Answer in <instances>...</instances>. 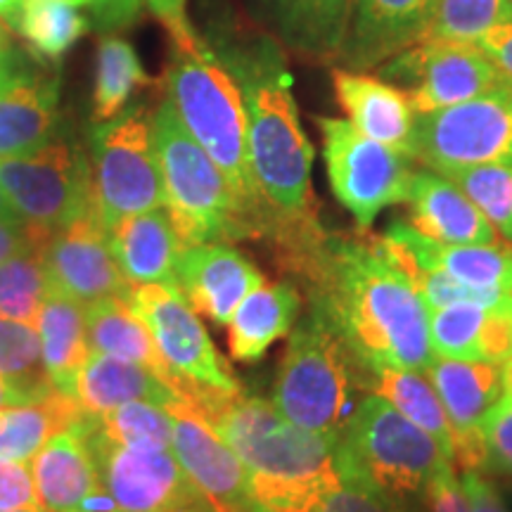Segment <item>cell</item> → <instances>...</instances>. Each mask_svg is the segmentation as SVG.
<instances>
[{"label": "cell", "mask_w": 512, "mask_h": 512, "mask_svg": "<svg viewBox=\"0 0 512 512\" xmlns=\"http://www.w3.org/2000/svg\"><path fill=\"white\" fill-rule=\"evenodd\" d=\"M477 46L494 62L503 79L512 83V19H505V22L491 27L479 38Z\"/></svg>", "instance_id": "47"}, {"label": "cell", "mask_w": 512, "mask_h": 512, "mask_svg": "<svg viewBox=\"0 0 512 512\" xmlns=\"http://www.w3.org/2000/svg\"><path fill=\"white\" fill-rule=\"evenodd\" d=\"M425 373L444 403L453 434L479 430L484 415L505 389L503 368L498 363L437 356Z\"/></svg>", "instance_id": "28"}, {"label": "cell", "mask_w": 512, "mask_h": 512, "mask_svg": "<svg viewBox=\"0 0 512 512\" xmlns=\"http://www.w3.org/2000/svg\"><path fill=\"white\" fill-rule=\"evenodd\" d=\"M86 432L117 512H159L204 501L183 472L174 448L114 444L98 432L91 413H86Z\"/></svg>", "instance_id": "14"}, {"label": "cell", "mask_w": 512, "mask_h": 512, "mask_svg": "<svg viewBox=\"0 0 512 512\" xmlns=\"http://www.w3.org/2000/svg\"><path fill=\"white\" fill-rule=\"evenodd\" d=\"M110 233L114 259L128 285H176L178 256L183 242L166 209H150L126 216Z\"/></svg>", "instance_id": "24"}, {"label": "cell", "mask_w": 512, "mask_h": 512, "mask_svg": "<svg viewBox=\"0 0 512 512\" xmlns=\"http://www.w3.org/2000/svg\"><path fill=\"white\" fill-rule=\"evenodd\" d=\"M0 219H19L15 209H12V204L8 202V197H5L3 188H0Z\"/></svg>", "instance_id": "53"}, {"label": "cell", "mask_w": 512, "mask_h": 512, "mask_svg": "<svg viewBox=\"0 0 512 512\" xmlns=\"http://www.w3.org/2000/svg\"><path fill=\"white\" fill-rule=\"evenodd\" d=\"M0 512H48V510H43L41 505H34V508H17V510H0Z\"/></svg>", "instance_id": "56"}, {"label": "cell", "mask_w": 512, "mask_h": 512, "mask_svg": "<svg viewBox=\"0 0 512 512\" xmlns=\"http://www.w3.org/2000/svg\"><path fill=\"white\" fill-rule=\"evenodd\" d=\"M102 437L114 444L131 448H171L174 422L164 406L147 401H133L112 411L93 415Z\"/></svg>", "instance_id": "38"}, {"label": "cell", "mask_w": 512, "mask_h": 512, "mask_svg": "<svg viewBox=\"0 0 512 512\" xmlns=\"http://www.w3.org/2000/svg\"><path fill=\"white\" fill-rule=\"evenodd\" d=\"M323 159L337 202L354 216L361 233L373 226L380 211L406 204L411 188V157L368 138L349 119L318 117Z\"/></svg>", "instance_id": "10"}, {"label": "cell", "mask_w": 512, "mask_h": 512, "mask_svg": "<svg viewBox=\"0 0 512 512\" xmlns=\"http://www.w3.org/2000/svg\"><path fill=\"white\" fill-rule=\"evenodd\" d=\"M275 34L313 60L342 55L356 0H259Z\"/></svg>", "instance_id": "25"}, {"label": "cell", "mask_w": 512, "mask_h": 512, "mask_svg": "<svg viewBox=\"0 0 512 512\" xmlns=\"http://www.w3.org/2000/svg\"><path fill=\"white\" fill-rule=\"evenodd\" d=\"M482 432L486 441V475L512 477V394H501L489 413L482 420Z\"/></svg>", "instance_id": "42"}, {"label": "cell", "mask_w": 512, "mask_h": 512, "mask_svg": "<svg viewBox=\"0 0 512 512\" xmlns=\"http://www.w3.org/2000/svg\"><path fill=\"white\" fill-rule=\"evenodd\" d=\"M335 458L342 479H358L408 501L422 498L441 467L453 465L430 434L373 392L356 403Z\"/></svg>", "instance_id": "7"}, {"label": "cell", "mask_w": 512, "mask_h": 512, "mask_svg": "<svg viewBox=\"0 0 512 512\" xmlns=\"http://www.w3.org/2000/svg\"><path fill=\"white\" fill-rule=\"evenodd\" d=\"M164 86L166 100L185 131L219 164L238 192L256 228V240H266L268 211L249 162L247 112L235 76L219 60L207 38L200 36L185 46H174Z\"/></svg>", "instance_id": "4"}, {"label": "cell", "mask_w": 512, "mask_h": 512, "mask_svg": "<svg viewBox=\"0 0 512 512\" xmlns=\"http://www.w3.org/2000/svg\"><path fill=\"white\" fill-rule=\"evenodd\" d=\"M174 422V448L183 472L216 512H259L249 494L247 470L238 453L195 408L181 399L166 403Z\"/></svg>", "instance_id": "15"}, {"label": "cell", "mask_w": 512, "mask_h": 512, "mask_svg": "<svg viewBox=\"0 0 512 512\" xmlns=\"http://www.w3.org/2000/svg\"><path fill=\"white\" fill-rule=\"evenodd\" d=\"M8 27H5L3 22H0V43H10V36H8Z\"/></svg>", "instance_id": "57"}, {"label": "cell", "mask_w": 512, "mask_h": 512, "mask_svg": "<svg viewBox=\"0 0 512 512\" xmlns=\"http://www.w3.org/2000/svg\"><path fill=\"white\" fill-rule=\"evenodd\" d=\"M43 256L53 290L81 304L124 294L128 287L114 259L110 233L95 211L53 230L43 247Z\"/></svg>", "instance_id": "16"}, {"label": "cell", "mask_w": 512, "mask_h": 512, "mask_svg": "<svg viewBox=\"0 0 512 512\" xmlns=\"http://www.w3.org/2000/svg\"><path fill=\"white\" fill-rule=\"evenodd\" d=\"M209 43L245 100L249 162L268 211L266 242L275 259H290L323 240L328 230L318 216L313 147L299 121L285 55L266 36H221Z\"/></svg>", "instance_id": "2"}, {"label": "cell", "mask_w": 512, "mask_h": 512, "mask_svg": "<svg viewBox=\"0 0 512 512\" xmlns=\"http://www.w3.org/2000/svg\"><path fill=\"white\" fill-rule=\"evenodd\" d=\"M53 290L43 247L0 264V316L36 325L41 306Z\"/></svg>", "instance_id": "35"}, {"label": "cell", "mask_w": 512, "mask_h": 512, "mask_svg": "<svg viewBox=\"0 0 512 512\" xmlns=\"http://www.w3.org/2000/svg\"><path fill=\"white\" fill-rule=\"evenodd\" d=\"M50 235V230L31 226L22 219H0V264L29 249L46 247Z\"/></svg>", "instance_id": "44"}, {"label": "cell", "mask_w": 512, "mask_h": 512, "mask_svg": "<svg viewBox=\"0 0 512 512\" xmlns=\"http://www.w3.org/2000/svg\"><path fill=\"white\" fill-rule=\"evenodd\" d=\"M74 399L86 413L100 415L133 401L166 406L174 392L150 368L91 351L76 375Z\"/></svg>", "instance_id": "27"}, {"label": "cell", "mask_w": 512, "mask_h": 512, "mask_svg": "<svg viewBox=\"0 0 512 512\" xmlns=\"http://www.w3.org/2000/svg\"><path fill=\"white\" fill-rule=\"evenodd\" d=\"M441 176L456 183L467 200L482 211L498 238L512 245V164L467 166Z\"/></svg>", "instance_id": "37"}, {"label": "cell", "mask_w": 512, "mask_h": 512, "mask_svg": "<svg viewBox=\"0 0 512 512\" xmlns=\"http://www.w3.org/2000/svg\"><path fill=\"white\" fill-rule=\"evenodd\" d=\"M36 332L50 384L74 399L76 375L91 354L86 337V304L50 290L36 318Z\"/></svg>", "instance_id": "29"}, {"label": "cell", "mask_w": 512, "mask_h": 512, "mask_svg": "<svg viewBox=\"0 0 512 512\" xmlns=\"http://www.w3.org/2000/svg\"><path fill=\"white\" fill-rule=\"evenodd\" d=\"M152 124L166 214L183 245L256 240V228L238 192L219 164L185 131L166 98L152 114Z\"/></svg>", "instance_id": "6"}, {"label": "cell", "mask_w": 512, "mask_h": 512, "mask_svg": "<svg viewBox=\"0 0 512 512\" xmlns=\"http://www.w3.org/2000/svg\"><path fill=\"white\" fill-rule=\"evenodd\" d=\"M503 387L505 392L512 394V358H508V361L503 363Z\"/></svg>", "instance_id": "54"}, {"label": "cell", "mask_w": 512, "mask_h": 512, "mask_svg": "<svg viewBox=\"0 0 512 512\" xmlns=\"http://www.w3.org/2000/svg\"><path fill=\"white\" fill-rule=\"evenodd\" d=\"M505 19H512L510 0H437L422 41L477 43Z\"/></svg>", "instance_id": "39"}, {"label": "cell", "mask_w": 512, "mask_h": 512, "mask_svg": "<svg viewBox=\"0 0 512 512\" xmlns=\"http://www.w3.org/2000/svg\"><path fill=\"white\" fill-rule=\"evenodd\" d=\"M60 3H67V5H74V8H81V5H93L95 0H60Z\"/></svg>", "instance_id": "55"}, {"label": "cell", "mask_w": 512, "mask_h": 512, "mask_svg": "<svg viewBox=\"0 0 512 512\" xmlns=\"http://www.w3.org/2000/svg\"><path fill=\"white\" fill-rule=\"evenodd\" d=\"M363 389L392 403L403 418L430 434L451 460L453 427L427 373L406 368H375L363 375Z\"/></svg>", "instance_id": "32"}, {"label": "cell", "mask_w": 512, "mask_h": 512, "mask_svg": "<svg viewBox=\"0 0 512 512\" xmlns=\"http://www.w3.org/2000/svg\"><path fill=\"white\" fill-rule=\"evenodd\" d=\"M19 62H22V57H19L17 50L10 43H0V79H5Z\"/></svg>", "instance_id": "51"}, {"label": "cell", "mask_w": 512, "mask_h": 512, "mask_svg": "<svg viewBox=\"0 0 512 512\" xmlns=\"http://www.w3.org/2000/svg\"><path fill=\"white\" fill-rule=\"evenodd\" d=\"M437 0H356L339 60L349 69H375L422 41Z\"/></svg>", "instance_id": "19"}, {"label": "cell", "mask_w": 512, "mask_h": 512, "mask_svg": "<svg viewBox=\"0 0 512 512\" xmlns=\"http://www.w3.org/2000/svg\"><path fill=\"white\" fill-rule=\"evenodd\" d=\"M34 505L41 503L29 463L0 458V510L34 508Z\"/></svg>", "instance_id": "43"}, {"label": "cell", "mask_w": 512, "mask_h": 512, "mask_svg": "<svg viewBox=\"0 0 512 512\" xmlns=\"http://www.w3.org/2000/svg\"><path fill=\"white\" fill-rule=\"evenodd\" d=\"M190 408L238 453L259 512H316L342 486L335 446L287 420L273 401L214 394Z\"/></svg>", "instance_id": "3"}, {"label": "cell", "mask_w": 512, "mask_h": 512, "mask_svg": "<svg viewBox=\"0 0 512 512\" xmlns=\"http://www.w3.org/2000/svg\"><path fill=\"white\" fill-rule=\"evenodd\" d=\"M31 401H38V399H34L29 392H24V389L15 387V384L5 380V377H0V408L22 406V403H31Z\"/></svg>", "instance_id": "50"}, {"label": "cell", "mask_w": 512, "mask_h": 512, "mask_svg": "<svg viewBox=\"0 0 512 512\" xmlns=\"http://www.w3.org/2000/svg\"><path fill=\"white\" fill-rule=\"evenodd\" d=\"M159 512H216V510L211 508L207 498H204V501H197V503H190V505H178V508L159 510Z\"/></svg>", "instance_id": "52"}, {"label": "cell", "mask_w": 512, "mask_h": 512, "mask_svg": "<svg viewBox=\"0 0 512 512\" xmlns=\"http://www.w3.org/2000/svg\"><path fill=\"white\" fill-rule=\"evenodd\" d=\"M60 76L19 62L0 79V159L48 145L57 131Z\"/></svg>", "instance_id": "21"}, {"label": "cell", "mask_w": 512, "mask_h": 512, "mask_svg": "<svg viewBox=\"0 0 512 512\" xmlns=\"http://www.w3.org/2000/svg\"><path fill=\"white\" fill-rule=\"evenodd\" d=\"M510 3H512V0H510Z\"/></svg>", "instance_id": "58"}, {"label": "cell", "mask_w": 512, "mask_h": 512, "mask_svg": "<svg viewBox=\"0 0 512 512\" xmlns=\"http://www.w3.org/2000/svg\"><path fill=\"white\" fill-rule=\"evenodd\" d=\"M377 69L384 81L406 86L418 114L460 105L508 83L477 43L463 41H418Z\"/></svg>", "instance_id": "13"}, {"label": "cell", "mask_w": 512, "mask_h": 512, "mask_svg": "<svg viewBox=\"0 0 512 512\" xmlns=\"http://www.w3.org/2000/svg\"><path fill=\"white\" fill-rule=\"evenodd\" d=\"M264 283L259 266L233 242L183 245L178 256V290L192 309L216 325H228L242 299Z\"/></svg>", "instance_id": "18"}, {"label": "cell", "mask_w": 512, "mask_h": 512, "mask_svg": "<svg viewBox=\"0 0 512 512\" xmlns=\"http://www.w3.org/2000/svg\"><path fill=\"white\" fill-rule=\"evenodd\" d=\"M302 313V292L290 280L264 283L242 299L228 328L233 361L256 363L278 339L287 337Z\"/></svg>", "instance_id": "26"}, {"label": "cell", "mask_w": 512, "mask_h": 512, "mask_svg": "<svg viewBox=\"0 0 512 512\" xmlns=\"http://www.w3.org/2000/svg\"><path fill=\"white\" fill-rule=\"evenodd\" d=\"M86 411L72 396L53 392L22 406L0 408V458L31 463L55 434L79 425Z\"/></svg>", "instance_id": "31"}, {"label": "cell", "mask_w": 512, "mask_h": 512, "mask_svg": "<svg viewBox=\"0 0 512 512\" xmlns=\"http://www.w3.org/2000/svg\"><path fill=\"white\" fill-rule=\"evenodd\" d=\"M413 159L437 174L512 164V83L460 105L418 114Z\"/></svg>", "instance_id": "12"}, {"label": "cell", "mask_w": 512, "mask_h": 512, "mask_svg": "<svg viewBox=\"0 0 512 512\" xmlns=\"http://www.w3.org/2000/svg\"><path fill=\"white\" fill-rule=\"evenodd\" d=\"M150 83L136 50L124 38L105 36L98 46L93 88V124L110 121L124 112L131 95Z\"/></svg>", "instance_id": "33"}, {"label": "cell", "mask_w": 512, "mask_h": 512, "mask_svg": "<svg viewBox=\"0 0 512 512\" xmlns=\"http://www.w3.org/2000/svg\"><path fill=\"white\" fill-rule=\"evenodd\" d=\"M185 3H188V0H147L150 10L155 12L159 22L164 24L166 31H169L174 46H185V43H192L200 38V34H197L188 22Z\"/></svg>", "instance_id": "46"}, {"label": "cell", "mask_w": 512, "mask_h": 512, "mask_svg": "<svg viewBox=\"0 0 512 512\" xmlns=\"http://www.w3.org/2000/svg\"><path fill=\"white\" fill-rule=\"evenodd\" d=\"M458 477L467 494V501H470V512H510L501 491L486 472L458 470Z\"/></svg>", "instance_id": "45"}, {"label": "cell", "mask_w": 512, "mask_h": 512, "mask_svg": "<svg viewBox=\"0 0 512 512\" xmlns=\"http://www.w3.org/2000/svg\"><path fill=\"white\" fill-rule=\"evenodd\" d=\"M143 0H95L91 5L95 27L102 31L124 29L136 22Z\"/></svg>", "instance_id": "48"}, {"label": "cell", "mask_w": 512, "mask_h": 512, "mask_svg": "<svg viewBox=\"0 0 512 512\" xmlns=\"http://www.w3.org/2000/svg\"><path fill=\"white\" fill-rule=\"evenodd\" d=\"M86 337L91 351L150 368L164 382L166 366L159 356L155 337L121 294L100 297L86 304Z\"/></svg>", "instance_id": "30"}, {"label": "cell", "mask_w": 512, "mask_h": 512, "mask_svg": "<svg viewBox=\"0 0 512 512\" xmlns=\"http://www.w3.org/2000/svg\"><path fill=\"white\" fill-rule=\"evenodd\" d=\"M486 306L489 304L484 302H456L430 311V342L434 354L441 358H458V361H479Z\"/></svg>", "instance_id": "40"}, {"label": "cell", "mask_w": 512, "mask_h": 512, "mask_svg": "<svg viewBox=\"0 0 512 512\" xmlns=\"http://www.w3.org/2000/svg\"><path fill=\"white\" fill-rule=\"evenodd\" d=\"M316 512H422L418 501H408L375 489L358 479H342V486L332 491Z\"/></svg>", "instance_id": "41"}, {"label": "cell", "mask_w": 512, "mask_h": 512, "mask_svg": "<svg viewBox=\"0 0 512 512\" xmlns=\"http://www.w3.org/2000/svg\"><path fill=\"white\" fill-rule=\"evenodd\" d=\"M143 318L166 366L164 384L176 399L197 403L214 394L242 392L240 380L211 342L207 328L178 287L128 285L121 294Z\"/></svg>", "instance_id": "8"}, {"label": "cell", "mask_w": 512, "mask_h": 512, "mask_svg": "<svg viewBox=\"0 0 512 512\" xmlns=\"http://www.w3.org/2000/svg\"><path fill=\"white\" fill-rule=\"evenodd\" d=\"M392 254L406 256L422 268L441 271L477 290L512 294V249L496 245H444L420 235L408 221H394L380 235Z\"/></svg>", "instance_id": "20"}, {"label": "cell", "mask_w": 512, "mask_h": 512, "mask_svg": "<svg viewBox=\"0 0 512 512\" xmlns=\"http://www.w3.org/2000/svg\"><path fill=\"white\" fill-rule=\"evenodd\" d=\"M356 387H363L361 366L330 320L309 306L290 332L273 406L297 427L335 446L358 403Z\"/></svg>", "instance_id": "5"}, {"label": "cell", "mask_w": 512, "mask_h": 512, "mask_svg": "<svg viewBox=\"0 0 512 512\" xmlns=\"http://www.w3.org/2000/svg\"><path fill=\"white\" fill-rule=\"evenodd\" d=\"M332 86L339 107L358 131L413 159L418 112L403 88L356 69H335Z\"/></svg>", "instance_id": "22"}, {"label": "cell", "mask_w": 512, "mask_h": 512, "mask_svg": "<svg viewBox=\"0 0 512 512\" xmlns=\"http://www.w3.org/2000/svg\"><path fill=\"white\" fill-rule=\"evenodd\" d=\"M27 0H0V22L10 31H19Z\"/></svg>", "instance_id": "49"}, {"label": "cell", "mask_w": 512, "mask_h": 512, "mask_svg": "<svg viewBox=\"0 0 512 512\" xmlns=\"http://www.w3.org/2000/svg\"><path fill=\"white\" fill-rule=\"evenodd\" d=\"M0 377L29 392L34 399H46L57 392L43 366L36 325L0 316Z\"/></svg>", "instance_id": "36"}, {"label": "cell", "mask_w": 512, "mask_h": 512, "mask_svg": "<svg viewBox=\"0 0 512 512\" xmlns=\"http://www.w3.org/2000/svg\"><path fill=\"white\" fill-rule=\"evenodd\" d=\"M86 29L88 22L79 8L60 0H27L19 24V34L27 38L34 55L50 62H60Z\"/></svg>", "instance_id": "34"}, {"label": "cell", "mask_w": 512, "mask_h": 512, "mask_svg": "<svg viewBox=\"0 0 512 512\" xmlns=\"http://www.w3.org/2000/svg\"><path fill=\"white\" fill-rule=\"evenodd\" d=\"M38 503L48 512H117L86 432L79 425L55 434L31 460Z\"/></svg>", "instance_id": "17"}, {"label": "cell", "mask_w": 512, "mask_h": 512, "mask_svg": "<svg viewBox=\"0 0 512 512\" xmlns=\"http://www.w3.org/2000/svg\"><path fill=\"white\" fill-rule=\"evenodd\" d=\"M283 271L309 292L311 306L330 320L363 375L375 368L425 373L432 366L430 309L380 235L328 233Z\"/></svg>", "instance_id": "1"}, {"label": "cell", "mask_w": 512, "mask_h": 512, "mask_svg": "<svg viewBox=\"0 0 512 512\" xmlns=\"http://www.w3.org/2000/svg\"><path fill=\"white\" fill-rule=\"evenodd\" d=\"M0 188L19 219L50 233L95 211L91 159L69 138L0 159Z\"/></svg>", "instance_id": "11"}, {"label": "cell", "mask_w": 512, "mask_h": 512, "mask_svg": "<svg viewBox=\"0 0 512 512\" xmlns=\"http://www.w3.org/2000/svg\"><path fill=\"white\" fill-rule=\"evenodd\" d=\"M408 223L420 235L444 245H496L501 242L482 211L456 183L432 169L413 171L408 188Z\"/></svg>", "instance_id": "23"}, {"label": "cell", "mask_w": 512, "mask_h": 512, "mask_svg": "<svg viewBox=\"0 0 512 512\" xmlns=\"http://www.w3.org/2000/svg\"><path fill=\"white\" fill-rule=\"evenodd\" d=\"M145 105L91 126L93 209L107 230L126 216L166 209L155 124Z\"/></svg>", "instance_id": "9"}]
</instances>
